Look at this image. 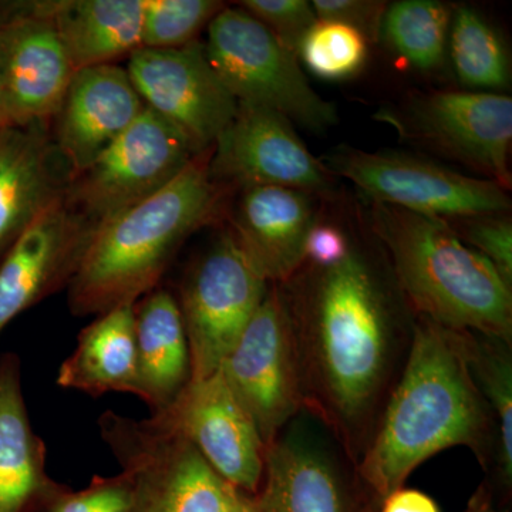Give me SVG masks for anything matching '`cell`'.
<instances>
[{
	"label": "cell",
	"mask_w": 512,
	"mask_h": 512,
	"mask_svg": "<svg viewBox=\"0 0 512 512\" xmlns=\"http://www.w3.org/2000/svg\"><path fill=\"white\" fill-rule=\"evenodd\" d=\"M101 437L130 485V512H228L237 488L190 441L148 417L101 414Z\"/></svg>",
	"instance_id": "5b68a950"
},
{
	"label": "cell",
	"mask_w": 512,
	"mask_h": 512,
	"mask_svg": "<svg viewBox=\"0 0 512 512\" xmlns=\"http://www.w3.org/2000/svg\"><path fill=\"white\" fill-rule=\"evenodd\" d=\"M369 42L345 23L316 20L303 37L298 57L309 72L322 80L338 82L356 76L366 64Z\"/></svg>",
	"instance_id": "83f0119b"
},
{
	"label": "cell",
	"mask_w": 512,
	"mask_h": 512,
	"mask_svg": "<svg viewBox=\"0 0 512 512\" xmlns=\"http://www.w3.org/2000/svg\"><path fill=\"white\" fill-rule=\"evenodd\" d=\"M180 433L229 485L255 495L264 476L265 446L221 369L190 382L164 413L151 416Z\"/></svg>",
	"instance_id": "9a60e30c"
},
{
	"label": "cell",
	"mask_w": 512,
	"mask_h": 512,
	"mask_svg": "<svg viewBox=\"0 0 512 512\" xmlns=\"http://www.w3.org/2000/svg\"><path fill=\"white\" fill-rule=\"evenodd\" d=\"M380 512H440L439 505L419 490L400 488L382 501Z\"/></svg>",
	"instance_id": "e575fe53"
},
{
	"label": "cell",
	"mask_w": 512,
	"mask_h": 512,
	"mask_svg": "<svg viewBox=\"0 0 512 512\" xmlns=\"http://www.w3.org/2000/svg\"><path fill=\"white\" fill-rule=\"evenodd\" d=\"M265 448L305 407L301 362L284 291L271 285L220 367Z\"/></svg>",
	"instance_id": "9c48e42d"
},
{
	"label": "cell",
	"mask_w": 512,
	"mask_h": 512,
	"mask_svg": "<svg viewBox=\"0 0 512 512\" xmlns=\"http://www.w3.org/2000/svg\"><path fill=\"white\" fill-rule=\"evenodd\" d=\"M144 110L146 104L119 64L74 73L53 119V140L72 178L86 170Z\"/></svg>",
	"instance_id": "e0dca14e"
},
{
	"label": "cell",
	"mask_w": 512,
	"mask_h": 512,
	"mask_svg": "<svg viewBox=\"0 0 512 512\" xmlns=\"http://www.w3.org/2000/svg\"><path fill=\"white\" fill-rule=\"evenodd\" d=\"M228 512H255V495L245 493L237 488Z\"/></svg>",
	"instance_id": "8d00e7d4"
},
{
	"label": "cell",
	"mask_w": 512,
	"mask_h": 512,
	"mask_svg": "<svg viewBox=\"0 0 512 512\" xmlns=\"http://www.w3.org/2000/svg\"><path fill=\"white\" fill-rule=\"evenodd\" d=\"M55 483L30 423L19 357L8 353L0 359V512H35Z\"/></svg>",
	"instance_id": "44dd1931"
},
{
	"label": "cell",
	"mask_w": 512,
	"mask_h": 512,
	"mask_svg": "<svg viewBox=\"0 0 512 512\" xmlns=\"http://www.w3.org/2000/svg\"><path fill=\"white\" fill-rule=\"evenodd\" d=\"M70 180L46 123L0 130V259L40 212L66 194Z\"/></svg>",
	"instance_id": "d6986e66"
},
{
	"label": "cell",
	"mask_w": 512,
	"mask_h": 512,
	"mask_svg": "<svg viewBox=\"0 0 512 512\" xmlns=\"http://www.w3.org/2000/svg\"><path fill=\"white\" fill-rule=\"evenodd\" d=\"M450 53L461 83L473 89H504L510 84L507 50L477 10L460 6L451 19Z\"/></svg>",
	"instance_id": "4316f807"
},
{
	"label": "cell",
	"mask_w": 512,
	"mask_h": 512,
	"mask_svg": "<svg viewBox=\"0 0 512 512\" xmlns=\"http://www.w3.org/2000/svg\"><path fill=\"white\" fill-rule=\"evenodd\" d=\"M466 512H504L497 510L491 500L490 491L485 487L478 488L476 494L471 497L470 503L467 505Z\"/></svg>",
	"instance_id": "d590c367"
},
{
	"label": "cell",
	"mask_w": 512,
	"mask_h": 512,
	"mask_svg": "<svg viewBox=\"0 0 512 512\" xmlns=\"http://www.w3.org/2000/svg\"><path fill=\"white\" fill-rule=\"evenodd\" d=\"M56 383L93 397L107 393L140 397L136 303L96 316L77 336L76 349L59 367Z\"/></svg>",
	"instance_id": "7402d4cb"
},
{
	"label": "cell",
	"mask_w": 512,
	"mask_h": 512,
	"mask_svg": "<svg viewBox=\"0 0 512 512\" xmlns=\"http://www.w3.org/2000/svg\"><path fill=\"white\" fill-rule=\"evenodd\" d=\"M352 247L348 235L328 222H313L305 245V262L311 266L326 268L339 264L349 255Z\"/></svg>",
	"instance_id": "836d02e7"
},
{
	"label": "cell",
	"mask_w": 512,
	"mask_h": 512,
	"mask_svg": "<svg viewBox=\"0 0 512 512\" xmlns=\"http://www.w3.org/2000/svg\"><path fill=\"white\" fill-rule=\"evenodd\" d=\"M130 485L124 474L92 478L80 491L55 483L35 512H130Z\"/></svg>",
	"instance_id": "f546056e"
},
{
	"label": "cell",
	"mask_w": 512,
	"mask_h": 512,
	"mask_svg": "<svg viewBox=\"0 0 512 512\" xmlns=\"http://www.w3.org/2000/svg\"><path fill=\"white\" fill-rule=\"evenodd\" d=\"M140 397L151 416L164 413L191 380L190 348L180 306L163 288L136 302Z\"/></svg>",
	"instance_id": "603a6c76"
},
{
	"label": "cell",
	"mask_w": 512,
	"mask_h": 512,
	"mask_svg": "<svg viewBox=\"0 0 512 512\" xmlns=\"http://www.w3.org/2000/svg\"><path fill=\"white\" fill-rule=\"evenodd\" d=\"M450 26V9L444 3L402 0L387 6L380 35L404 62L431 70L443 63Z\"/></svg>",
	"instance_id": "d4e9b609"
},
{
	"label": "cell",
	"mask_w": 512,
	"mask_h": 512,
	"mask_svg": "<svg viewBox=\"0 0 512 512\" xmlns=\"http://www.w3.org/2000/svg\"><path fill=\"white\" fill-rule=\"evenodd\" d=\"M284 286L305 407L356 460L375 430L377 406L392 375L396 325L389 295L356 248L339 264L309 265Z\"/></svg>",
	"instance_id": "6da1fadb"
},
{
	"label": "cell",
	"mask_w": 512,
	"mask_h": 512,
	"mask_svg": "<svg viewBox=\"0 0 512 512\" xmlns=\"http://www.w3.org/2000/svg\"><path fill=\"white\" fill-rule=\"evenodd\" d=\"M255 512H352L335 461L311 440L278 437L265 448Z\"/></svg>",
	"instance_id": "ffe728a7"
},
{
	"label": "cell",
	"mask_w": 512,
	"mask_h": 512,
	"mask_svg": "<svg viewBox=\"0 0 512 512\" xmlns=\"http://www.w3.org/2000/svg\"><path fill=\"white\" fill-rule=\"evenodd\" d=\"M94 231L66 194L23 229L0 259V333L20 313L69 286Z\"/></svg>",
	"instance_id": "2e32d148"
},
{
	"label": "cell",
	"mask_w": 512,
	"mask_h": 512,
	"mask_svg": "<svg viewBox=\"0 0 512 512\" xmlns=\"http://www.w3.org/2000/svg\"><path fill=\"white\" fill-rule=\"evenodd\" d=\"M74 72L130 59L143 47V0L43 2Z\"/></svg>",
	"instance_id": "cb8c5ba5"
},
{
	"label": "cell",
	"mask_w": 512,
	"mask_h": 512,
	"mask_svg": "<svg viewBox=\"0 0 512 512\" xmlns=\"http://www.w3.org/2000/svg\"><path fill=\"white\" fill-rule=\"evenodd\" d=\"M207 29L205 56L238 103L268 107L312 131L338 123L335 104L312 89L299 57L247 10L225 6Z\"/></svg>",
	"instance_id": "8992f818"
},
{
	"label": "cell",
	"mask_w": 512,
	"mask_h": 512,
	"mask_svg": "<svg viewBox=\"0 0 512 512\" xmlns=\"http://www.w3.org/2000/svg\"><path fill=\"white\" fill-rule=\"evenodd\" d=\"M382 242L404 299L419 318L511 343V285L441 218L373 202Z\"/></svg>",
	"instance_id": "277c9868"
},
{
	"label": "cell",
	"mask_w": 512,
	"mask_h": 512,
	"mask_svg": "<svg viewBox=\"0 0 512 512\" xmlns=\"http://www.w3.org/2000/svg\"><path fill=\"white\" fill-rule=\"evenodd\" d=\"M495 431L494 414L471 372L461 330L419 318L402 375L357 470L383 501L403 488L414 468L448 447L471 448L487 466Z\"/></svg>",
	"instance_id": "7a4b0ae2"
},
{
	"label": "cell",
	"mask_w": 512,
	"mask_h": 512,
	"mask_svg": "<svg viewBox=\"0 0 512 512\" xmlns=\"http://www.w3.org/2000/svg\"><path fill=\"white\" fill-rule=\"evenodd\" d=\"M320 163L329 174L356 185L373 202L426 217L451 221L505 214L511 208V198L500 184L467 177L406 153H367L342 147Z\"/></svg>",
	"instance_id": "52a82bcc"
},
{
	"label": "cell",
	"mask_w": 512,
	"mask_h": 512,
	"mask_svg": "<svg viewBox=\"0 0 512 512\" xmlns=\"http://www.w3.org/2000/svg\"><path fill=\"white\" fill-rule=\"evenodd\" d=\"M224 8V3L217 0H143L141 49L191 45Z\"/></svg>",
	"instance_id": "f1b7e54d"
},
{
	"label": "cell",
	"mask_w": 512,
	"mask_h": 512,
	"mask_svg": "<svg viewBox=\"0 0 512 512\" xmlns=\"http://www.w3.org/2000/svg\"><path fill=\"white\" fill-rule=\"evenodd\" d=\"M126 70L147 109L177 128L197 154L212 150L237 114L238 101L212 70L204 43L137 50Z\"/></svg>",
	"instance_id": "8fae6325"
},
{
	"label": "cell",
	"mask_w": 512,
	"mask_h": 512,
	"mask_svg": "<svg viewBox=\"0 0 512 512\" xmlns=\"http://www.w3.org/2000/svg\"><path fill=\"white\" fill-rule=\"evenodd\" d=\"M211 151L195 156L153 197L96 228L67 286L73 315L99 316L140 301L157 288L185 239L217 217L221 191Z\"/></svg>",
	"instance_id": "3957f363"
},
{
	"label": "cell",
	"mask_w": 512,
	"mask_h": 512,
	"mask_svg": "<svg viewBox=\"0 0 512 512\" xmlns=\"http://www.w3.org/2000/svg\"><path fill=\"white\" fill-rule=\"evenodd\" d=\"M458 237L493 264L512 284V224L504 214L447 221Z\"/></svg>",
	"instance_id": "4dcf8cb0"
},
{
	"label": "cell",
	"mask_w": 512,
	"mask_h": 512,
	"mask_svg": "<svg viewBox=\"0 0 512 512\" xmlns=\"http://www.w3.org/2000/svg\"><path fill=\"white\" fill-rule=\"evenodd\" d=\"M238 6L259 20L296 56L303 37L318 20L312 2L306 0H244Z\"/></svg>",
	"instance_id": "1f68e13d"
},
{
	"label": "cell",
	"mask_w": 512,
	"mask_h": 512,
	"mask_svg": "<svg viewBox=\"0 0 512 512\" xmlns=\"http://www.w3.org/2000/svg\"><path fill=\"white\" fill-rule=\"evenodd\" d=\"M268 289L232 231L224 232L192 268L178 301L190 348V382L220 370Z\"/></svg>",
	"instance_id": "ba28073f"
},
{
	"label": "cell",
	"mask_w": 512,
	"mask_h": 512,
	"mask_svg": "<svg viewBox=\"0 0 512 512\" xmlns=\"http://www.w3.org/2000/svg\"><path fill=\"white\" fill-rule=\"evenodd\" d=\"M474 379L497 423V448L505 483L512 478L511 343L461 330Z\"/></svg>",
	"instance_id": "484cf974"
},
{
	"label": "cell",
	"mask_w": 512,
	"mask_h": 512,
	"mask_svg": "<svg viewBox=\"0 0 512 512\" xmlns=\"http://www.w3.org/2000/svg\"><path fill=\"white\" fill-rule=\"evenodd\" d=\"M74 73L43 2L6 5L0 28V97L6 126L55 119Z\"/></svg>",
	"instance_id": "7c38bea8"
},
{
	"label": "cell",
	"mask_w": 512,
	"mask_h": 512,
	"mask_svg": "<svg viewBox=\"0 0 512 512\" xmlns=\"http://www.w3.org/2000/svg\"><path fill=\"white\" fill-rule=\"evenodd\" d=\"M400 130L508 190L512 99L494 92H434L407 106Z\"/></svg>",
	"instance_id": "4fadbf2b"
},
{
	"label": "cell",
	"mask_w": 512,
	"mask_h": 512,
	"mask_svg": "<svg viewBox=\"0 0 512 512\" xmlns=\"http://www.w3.org/2000/svg\"><path fill=\"white\" fill-rule=\"evenodd\" d=\"M195 156L190 141L146 107L109 148L72 178L67 201L97 228L163 190Z\"/></svg>",
	"instance_id": "30bf717a"
},
{
	"label": "cell",
	"mask_w": 512,
	"mask_h": 512,
	"mask_svg": "<svg viewBox=\"0 0 512 512\" xmlns=\"http://www.w3.org/2000/svg\"><path fill=\"white\" fill-rule=\"evenodd\" d=\"M312 194L286 187L242 188L232 234L269 285H285L305 264L315 222Z\"/></svg>",
	"instance_id": "ac0fdd59"
},
{
	"label": "cell",
	"mask_w": 512,
	"mask_h": 512,
	"mask_svg": "<svg viewBox=\"0 0 512 512\" xmlns=\"http://www.w3.org/2000/svg\"><path fill=\"white\" fill-rule=\"evenodd\" d=\"M313 10L319 20L345 23L359 30L367 42H376L382 32L386 3L369 0H313Z\"/></svg>",
	"instance_id": "d6a6232c"
},
{
	"label": "cell",
	"mask_w": 512,
	"mask_h": 512,
	"mask_svg": "<svg viewBox=\"0 0 512 512\" xmlns=\"http://www.w3.org/2000/svg\"><path fill=\"white\" fill-rule=\"evenodd\" d=\"M210 171L222 180L248 187H286L328 194L329 173L278 111L238 103L237 114L211 151Z\"/></svg>",
	"instance_id": "5bb4252c"
},
{
	"label": "cell",
	"mask_w": 512,
	"mask_h": 512,
	"mask_svg": "<svg viewBox=\"0 0 512 512\" xmlns=\"http://www.w3.org/2000/svg\"><path fill=\"white\" fill-rule=\"evenodd\" d=\"M6 3H0V28H2L3 19H5ZM6 127L5 116H3L2 97H0V130Z\"/></svg>",
	"instance_id": "74e56055"
}]
</instances>
